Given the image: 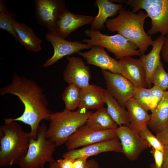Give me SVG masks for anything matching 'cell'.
<instances>
[{
	"label": "cell",
	"mask_w": 168,
	"mask_h": 168,
	"mask_svg": "<svg viewBox=\"0 0 168 168\" xmlns=\"http://www.w3.org/2000/svg\"><path fill=\"white\" fill-rule=\"evenodd\" d=\"M7 94L17 97L24 106L22 114L12 120L29 125L30 136L37 139L40 122L49 121L53 113L48 108L49 102L43 89L34 80L15 72L11 82L0 89L1 95Z\"/></svg>",
	"instance_id": "6da1fadb"
},
{
	"label": "cell",
	"mask_w": 168,
	"mask_h": 168,
	"mask_svg": "<svg viewBox=\"0 0 168 168\" xmlns=\"http://www.w3.org/2000/svg\"><path fill=\"white\" fill-rule=\"evenodd\" d=\"M116 17L108 19L105 26L110 31L117 32L138 47L142 55L149 47L152 46L153 40L144 30L147 13L140 10L137 13L123 8Z\"/></svg>",
	"instance_id": "7a4b0ae2"
},
{
	"label": "cell",
	"mask_w": 168,
	"mask_h": 168,
	"mask_svg": "<svg viewBox=\"0 0 168 168\" xmlns=\"http://www.w3.org/2000/svg\"><path fill=\"white\" fill-rule=\"evenodd\" d=\"M0 127V166L17 164L26 154L31 136L23 130L17 121L12 118L3 119Z\"/></svg>",
	"instance_id": "3957f363"
},
{
	"label": "cell",
	"mask_w": 168,
	"mask_h": 168,
	"mask_svg": "<svg viewBox=\"0 0 168 168\" xmlns=\"http://www.w3.org/2000/svg\"><path fill=\"white\" fill-rule=\"evenodd\" d=\"M92 113L78 109L76 111L66 110L53 112L45 133L46 139L57 146L65 144L69 137L80 127L86 124Z\"/></svg>",
	"instance_id": "277c9868"
},
{
	"label": "cell",
	"mask_w": 168,
	"mask_h": 168,
	"mask_svg": "<svg viewBox=\"0 0 168 168\" xmlns=\"http://www.w3.org/2000/svg\"><path fill=\"white\" fill-rule=\"evenodd\" d=\"M47 128L43 122L38 128L37 139L31 137L26 154L17 163L20 168H43L46 163L55 161L53 156L57 146L45 138Z\"/></svg>",
	"instance_id": "5b68a950"
},
{
	"label": "cell",
	"mask_w": 168,
	"mask_h": 168,
	"mask_svg": "<svg viewBox=\"0 0 168 168\" xmlns=\"http://www.w3.org/2000/svg\"><path fill=\"white\" fill-rule=\"evenodd\" d=\"M84 33L89 39H83L84 43L105 48L112 54L116 59L142 55L134 44L119 34L110 35L101 33L100 30L89 29L85 30Z\"/></svg>",
	"instance_id": "8992f818"
},
{
	"label": "cell",
	"mask_w": 168,
	"mask_h": 168,
	"mask_svg": "<svg viewBox=\"0 0 168 168\" xmlns=\"http://www.w3.org/2000/svg\"><path fill=\"white\" fill-rule=\"evenodd\" d=\"M126 3L134 12L142 9L150 18L148 35L159 33L163 36L168 35V0H128Z\"/></svg>",
	"instance_id": "52a82bcc"
},
{
	"label": "cell",
	"mask_w": 168,
	"mask_h": 168,
	"mask_svg": "<svg viewBox=\"0 0 168 168\" xmlns=\"http://www.w3.org/2000/svg\"><path fill=\"white\" fill-rule=\"evenodd\" d=\"M35 16L38 24L46 27L49 33H56L57 22L65 7L62 0H35Z\"/></svg>",
	"instance_id": "ba28073f"
},
{
	"label": "cell",
	"mask_w": 168,
	"mask_h": 168,
	"mask_svg": "<svg viewBox=\"0 0 168 168\" xmlns=\"http://www.w3.org/2000/svg\"><path fill=\"white\" fill-rule=\"evenodd\" d=\"M101 71L106 90L120 105L126 108L127 103L133 96L136 87L121 74L104 70Z\"/></svg>",
	"instance_id": "9c48e42d"
},
{
	"label": "cell",
	"mask_w": 168,
	"mask_h": 168,
	"mask_svg": "<svg viewBox=\"0 0 168 168\" xmlns=\"http://www.w3.org/2000/svg\"><path fill=\"white\" fill-rule=\"evenodd\" d=\"M116 137V129L96 130L85 124L69 137L65 146L67 149L70 150Z\"/></svg>",
	"instance_id": "30bf717a"
},
{
	"label": "cell",
	"mask_w": 168,
	"mask_h": 168,
	"mask_svg": "<svg viewBox=\"0 0 168 168\" xmlns=\"http://www.w3.org/2000/svg\"><path fill=\"white\" fill-rule=\"evenodd\" d=\"M45 38L52 44L54 53L51 57L44 63V67L52 65L65 56L78 53L82 50L91 49L93 46L77 41L67 40L55 33H47Z\"/></svg>",
	"instance_id": "8fae6325"
},
{
	"label": "cell",
	"mask_w": 168,
	"mask_h": 168,
	"mask_svg": "<svg viewBox=\"0 0 168 168\" xmlns=\"http://www.w3.org/2000/svg\"><path fill=\"white\" fill-rule=\"evenodd\" d=\"M117 137L119 139L124 155L128 160L135 161L145 150L150 147L138 133L128 127L122 126L116 129Z\"/></svg>",
	"instance_id": "7c38bea8"
},
{
	"label": "cell",
	"mask_w": 168,
	"mask_h": 168,
	"mask_svg": "<svg viewBox=\"0 0 168 168\" xmlns=\"http://www.w3.org/2000/svg\"><path fill=\"white\" fill-rule=\"evenodd\" d=\"M68 63L63 73L64 80L82 89L90 85L91 74L89 67L80 57L67 56Z\"/></svg>",
	"instance_id": "4fadbf2b"
},
{
	"label": "cell",
	"mask_w": 168,
	"mask_h": 168,
	"mask_svg": "<svg viewBox=\"0 0 168 168\" xmlns=\"http://www.w3.org/2000/svg\"><path fill=\"white\" fill-rule=\"evenodd\" d=\"M110 152L122 153V146L117 137L84 146L79 149L68 150L63 154L62 157L76 159L82 156L88 158L101 153Z\"/></svg>",
	"instance_id": "5bb4252c"
},
{
	"label": "cell",
	"mask_w": 168,
	"mask_h": 168,
	"mask_svg": "<svg viewBox=\"0 0 168 168\" xmlns=\"http://www.w3.org/2000/svg\"><path fill=\"white\" fill-rule=\"evenodd\" d=\"M77 54L88 64L99 67L102 70L121 74L118 61L110 57L102 46L93 45L89 51H80Z\"/></svg>",
	"instance_id": "9a60e30c"
},
{
	"label": "cell",
	"mask_w": 168,
	"mask_h": 168,
	"mask_svg": "<svg viewBox=\"0 0 168 168\" xmlns=\"http://www.w3.org/2000/svg\"><path fill=\"white\" fill-rule=\"evenodd\" d=\"M94 16L80 15L73 13L66 7L58 17L56 26V33L65 39L71 33L86 25L91 24Z\"/></svg>",
	"instance_id": "2e32d148"
},
{
	"label": "cell",
	"mask_w": 168,
	"mask_h": 168,
	"mask_svg": "<svg viewBox=\"0 0 168 168\" xmlns=\"http://www.w3.org/2000/svg\"><path fill=\"white\" fill-rule=\"evenodd\" d=\"M118 62L123 76L136 88H147L145 71L139 59L127 57L119 60Z\"/></svg>",
	"instance_id": "e0dca14e"
},
{
	"label": "cell",
	"mask_w": 168,
	"mask_h": 168,
	"mask_svg": "<svg viewBox=\"0 0 168 168\" xmlns=\"http://www.w3.org/2000/svg\"><path fill=\"white\" fill-rule=\"evenodd\" d=\"M165 38V36L161 35L157 37L154 40L150 52L147 54L142 55L139 58L145 71L147 88H151L153 73L161 61V50Z\"/></svg>",
	"instance_id": "ac0fdd59"
},
{
	"label": "cell",
	"mask_w": 168,
	"mask_h": 168,
	"mask_svg": "<svg viewBox=\"0 0 168 168\" xmlns=\"http://www.w3.org/2000/svg\"><path fill=\"white\" fill-rule=\"evenodd\" d=\"M105 89L95 84H90L81 89L80 100L78 109L88 110H97L103 107L105 103Z\"/></svg>",
	"instance_id": "d6986e66"
},
{
	"label": "cell",
	"mask_w": 168,
	"mask_h": 168,
	"mask_svg": "<svg viewBox=\"0 0 168 168\" xmlns=\"http://www.w3.org/2000/svg\"><path fill=\"white\" fill-rule=\"evenodd\" d=\"M96 4L98 12L91 24V29L93 30H100L104 28L107 18L115 16L123 8L121 4H116L109 0H97Z\"/></svg>",
	"instance_id": "ffe728a7"
},
{
	"label": "cell",
	"mask_w": 168,
	"mask_h": 168,
	"mask_svg": "<svg viewBox=\"0 0 168 168\" xmlns=\"http://www.w3.org/2000/svg\"><path fill=\"white\" fill-rule=\"evenodd\" d=\"M129 116L128 127L132 130L138 133L144 127L147 126L151 116L148 111L139 105L132 98L126 105Z\"/></svg>",
	"instance_id": "44dd1931"
},
{
	"label": "cell",
	"mask_w": 168,
	"mask_h": 168,
	"mask_svg": "<svg viewBox=\"0 0 168 168\" xmlns=\"http://www.w3.org/2000/svg\"><path fill=\"white\" fill-rule=\"evenodd\" d=\"M147 126L155 133L168 125V92L163 96L155 108L151 111Z\"/></svg>",
	"instance_id": "7402d4cb"
},
{
	"label": "cell",
	"mask_w": 168,
	"mask_h": 168,
	"mask_svg": "<svg viewBox=\"0 0 168 168\" xmlns=\"http://www.w3.org/2000/svg\"><path fill=\"white\" fill-rule=\"evenodd\" d=\"M14 26L20 44L27 50L37 52L41 49V40L33 29L24 23L16 21Z\"/></svg>",
	"instance_id": "603a6c76"
},
{
	"label": "cell",
	"mask_w": 168,
	"mask_h": 168,
	"mask_svg": "<svg viewBox=\"0 0 168 168\" xmlns=\"http://www.w3.org/2000/svg\"><path fill=\"white\" fill-rule=\"evenodd\" d=\"M86 124L90 128L96 130L116 129L118 127L107 109L104 107L92 113L87 119Z\"/></svg>",
	"instance_id": "cb8c5ba5"
},
{
	"label": "cell",
	"mask_w": 168,
	"mask_h": 168,
	"mask_svg": "<svg viewBox=\"0 0 168 168\" xmlns=\"http://www.w3.org/2000/svg\"><path fill=\"white\" fill-rule=\"evenodd\" d=\"M104 97L108 112L117 125L119 126L128 127L129 119L128 111L120 105L106 90L105 91Z\"/></svg>",
	"instance_id": "d4e9b609"
},
{
	"label": "cell",
	"mask_w": 168,
	"mask_h": 168,
	"mask_svg": "<svg viewBox=\"0 0 168 168\" xmlns=\"http://www.w3.org/2000/svg\"><path fill=\"white\" fill-rule=\"evenodd\" d=\"M81 89L73 84H69L62 94L65 109L74 111L78 108L80 100Z\"/></svg>",
	"instance_id": "484cf974"
},
{
	"label": "cell",
	"mask_w": 168,
	"mask_h": 168,
	"mask_svg": "<svg viewBox=\"0 0 168 168\" xmlns=\"http://www.w3.org/2000/svg\"><path fill=\"white\" fill-rule=\"evenodd\" d=\"M16 14L7 10L0 12V28L11 34L17 42L20 40L15 31L14 24L17 20Z\"/></svg>",
	"instance_id": "4316f807"
},
{
	"label": "cell",
	"mask_w": 168,
	"mask_h": 168,
	"mask_svg": "<svg viewBox=\"0 0 168 168\" xmlns=\"http://www.w3.org/2000/svg\"><path fill=\"white\" fill-rule=\"evenodd\" d=\"M152 83L166 91L168 85V73L165 70L161 61L153 73Z\"/></svg>",
	"instance_id": "83f0119b"
},
{
	"label": "cell",
	"mask_w": 168,
	"mask_h": 168,
	"mask_svg": "<svg viewBox=\"0 0 168 168\" xmlns=\"http://www.w3.org/2000/svg\"><path fill=\"white\" fill-rule=\"evenodd\" d=\"M133 98L139 105L147 111L150 110V88H136Z\"/></svg>",
	"instance_id": "f1b7e54d"
},
{
	"label": "cell",
	"mask_w": 168,
	"mask_h": 168,
	"mask_svg": "<svg viewBox=\"0 0 168 168\" xmlns=\"http://www.w3.org/2000/svg\"><path fill=\"white\" fill-rule=\"evenodd\" d=\"M140 136L144 140L150 147L163 151L164 144L156 136L149 130L147 126L142 128L139 132Z\"/></svg>",
	"instance_id": "f546056e"
},
{
	"label": "cell",
	"mask_w": 168,
	"mask_h": 168,
	"mask_svg": "<svg viewBox=\"0 0 168 168\" xmlns=\"http://www.w3.org/2000/svg\"><path fill=\"white\" fill-rule=\"evenodd\" d=\"M150 89L151 91L150 111L151 112L161 100L165 91L154 85L150 88Z\"/></svg>",
	"instance_id": "4dcf8cb0"
},
{
	"label": "cell",
	"mask_w": 168,
	"mask_h": 168,
	"mask_svg": "<svg viewBox=\"0 0 168 168\" xmlns=\"http://www.w3.org/2000/svg\"><path fill=\"white\" fill-rule=\"evenodd\" d=\"M150 152L154 157V163L156 167L158 168H161L164 158L163 151L152 148Z\"/></svg>",
	"instance_id": "1f68e13d"
},
{
	"label": "cell",
	"mask_w": 168,
	"mask_h": 168,
	"mask_svg": "<svg viewBox=\"0 0 168 168\" xmlns=\"http://www.w3.org/2000/svg\"><path fill=\"white\" fill-rule=\"evenodd\" d=\"M75 159L63 158L57 160V162L59 168H73V162Z\"/></svg>",
	"instance_id": "d6a6232c"
},
{
	"label": "cell",
	"mask_w": 168,
	"mask_h": 168,
	"mask_svg": "<svg viewBox=\"0 0 168 168\" xmlns=\"http://www.w3.org/2000/svg\"><path fill=\"white\" fill-rule=\"evenodd\" d=\"M157 137L164 144L168 145V125L156 133Z\"/></svg>",
	"instance_id": "836d02e7"
},
{
	"label": "cell",
	"mask_w": 168,
	"mask_h": 168,
	"mask_svg": "<svg viewBox=\"0 0 168 168\" xmlns=\"http://www.w3.org/2000/svg\"><path fill=\"white\" fill-rule=\"evenodd\" d=\"M88 158L82 156L76 159L73 164V168H85Z\"/></svg>",
	"instance_id": "e575fe53"
},
{
	"label": "cell",
	"mask_w": 168,
	"mask_h": 168,
	"mask_svg": "<svg viewBox=\"0 0 168 168\" xmlns=\"http://www.w3.org/2000/svg\"><path fill=\"white\" fill-rule=\"evenodd\" d=\"M161 55L163 59L168 63V35L165 36L161 50Z\"/></svg>",
	"instance_id": "d590c367"
},
{
	"label": "cell",
	"mask_w": 168,
	"mask_h": 168,
	"mask_svg": "<svg viewBox=\"0 0 168 168\" xmlns=\"http://www.w3.org/2000/svg\"><path fill=\"white\" fill-rule=\"evenodd\" d=\"M163 152L164 158L161 168H168V145H164Z\"/></svg>",
	"instance_id": "8d00e7d4"
},
{
	"label": "cell",
	"mask_w": 168,
	"mask_h": 168,
	"mask_svg": "<svg viewBox=\"0 0 168 168\" xmlns=\"http://www.w3.org/2000/svg\"><path fill=\"white\" fill-rule=\"evenodd\" d=\"M97 162L94 159L88 160L85 168H99Z\"/></svg>",
	"instance_id": "74e56055"
},
{
	"label": "cell",
	"mask_w": 168,
	"mask_h": 168,
	"mask_svg": "<svg viewBox=\"0 0 168 168\" xmlns=\"http://www.w3.org/2000/svg\"><path fill=\"white\" fill-rule=\"evenodd\" d=\"M7 10V6L4 0L0 1V12Z\"/></svg>",
	"instance_id": "f35d334b"
},
{
	"label": "cell",
	"mask_w": 168,
	"mask_h": 168,
	"mask_svg": "<svg viewBox=\"0 0 168 168\" xmlns=\"http://www.w3.org/2000/svg\"><path fill=\"white\" fill-rule=\"evenodd\" d=\"M50 168H59L57 161H54L49 164Z\"/></svg>",
	"instance_id": "ab89813d"
},
{
	"label": "cell",
	"mask_w": 168,
	"mask_h": 168,
	"mask_svg": "<svg viewBox=\"0 0 168 168\" xmlns=\"http://www.w3.org/2000/svg\"><path fill=\"white\" fill-rule=\"evenodd\" d=\"M150 166V168H158L156 167L154 163L151 164Z\"/></svg>",
	"instance_id": "60d3db41"
},
{
	"label": "cell",
	"mask_w": 168,
	"mask_h": 168,
	"mask_svg": "<svg viewBox=\"0 0 168 168\" xmlns=\"http://www.w3.org/2000/svg\"><path fill=\"white\" fill-rule=\"evenodd\" d=\"M167 91L168 92V87H167V91Z\"/></svg>",
	"instance_id": "b9f144b4"
}]
</instances>
